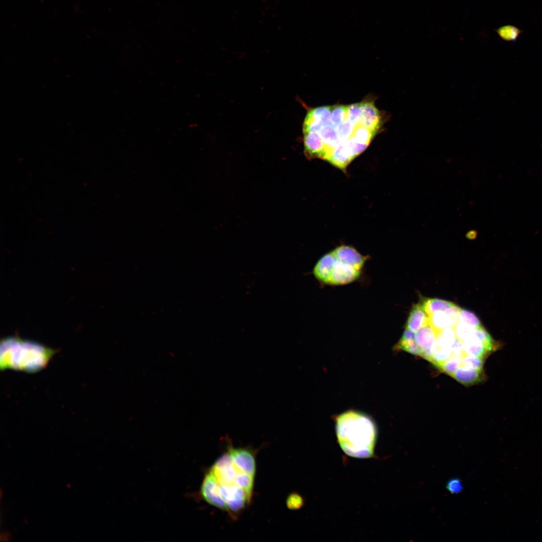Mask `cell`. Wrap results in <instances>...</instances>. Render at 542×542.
I'll return each instance as SVG.
<instances>
[{"instance_id":"14","label":"cell","mask_w":542,"mask_h":542,"mask_svg":"<svg viewBox=\"0 0 542 542\" xmlns=\"http://www.w3.org/2000/svg\"><path fill=\"white\" fill-rule=\"evenodd\" d=\"M421 304L428 316L454 305L452 302L437 298H424Z\"/></svg>"},{"instance_id":"20","label":"cell","mask_w":542,"mask_h":542,"mask_svg":"<svg viewBox=\"0 0 542 542\" xmlns=\"http://www.w3.org/2000/svg\"><path fill=\"white\" fill-rule=\"evenodd\" d=\"M454 329L456 338L463 342L473 336L475 329L458 322Z\"/></svg>"},{"instance_id":"8","label":"cell","mask_w":542,"mask_h":542,"mask_svg":"<svg viewBox=\"0 0 542 542\" xmlns=\"http://www.w3.org/2000/svg\"><path fill=\"white\" fill-rule=\"evenodd\" d=\"M233 462L242 471L253 476L256 470L255 459L253 452L249 449L244 448H235L230 447L228 448Z\"/></svg>"},{"instance_id":"12","label":"cell","mask_w":542,"mask_h":542,"mask_svg":"<svg viewBox=\"0 0 542 542\" xmlns=\"http://www.w3.org/2000/svg\"><path fill=\"white\" fill-rule=\"evenodd\" d=\"M463 348L466 355L478 356L485 358L487 354L494 349L485 344L473 335L462 342Z\"/></svg>"},{"instance_id":"7","label":"cell","mask_w":542,"mask_h":542,"mask_svg":"<svg viewBox=\"0 0 542 542\" xmlns=\"http://www.w3.org/2000/svg\"><path fill=\"white\" fill-rule=\"evenodd\" d=\"M201 493L205 500L208 503L221 510L228 511L227 505L220 495L217 482L208 472L205 475L202 483Z\"/></svg>"},{"instance_id":"4","label":"cell","mask_w":542,"mask_h":542,"mask_svg":"<svg viewBox=\"0 0 542 542\" xmlns=\"http://www.w3.org/2000/svg\"><path fill=\"white\" fill-rule=\"evenodd\" d=\"M1 370L12 369L34 373L45 368L56 350L38 343L10 337L1 341Z\"/></svg>"},{"instance_id":"2","label":"cell","mask_w":542,"mask_h":542,"mask_svg":"<svg viewBox=\"0 0 542 542\" xmlns=\"http://www.w3.org/2000/svg\"><path fill=\"white\" fill-rule=\"evenodd\" d=\"M335 429L338 442L347 455L359 458L373 455L377 428L368 415L356 410L345 411L335 418Z\"/></svg>"},{"instance_id":"17","label":"cell","mask_w":542,"mask_h":542,"mask_svg":"<svg viewBox=\"0 0 542 542\" xmlns=\"http://www.w3.org/2000/svg\"><path fill=\"white\" fill-rule=\"evenodd\" d=\"M451 347L435 348L430 362L438 368L452 355Z\"/></svg>"},{"instance_id":"23","label":"cell","mask_w":542,"mask_h":542,"mask_svg":"<svg viewBox=\"0 0 542 542\" xmlns=\"http://www.w3.org/2000/svg\"><path fill=\"white\" fill-rule=\"evenodd\" d=\"M447 488L451 493H458L462 491L463 485L459 479L453 478L447 483Z\"/></svg>"},{"instance_id":"15","label":"cell","mask_w":542,"mask_h":542,"mask_svg":"<svg viewBox=\"0 0 542 542\" xmlns=\"http://www.w3.org/2000/svg\"><path fill=\"white\" fill-rule=\"evenodd\" d=\"M456 336L454 328L445 329L436 335L435 348L451 347L454 343Z\"/></svg>"},{"instance_id":"3","label":"cell","mask_w":542,"mask_h":542,"mask_svg":"<svg viewBox=\"0 0 542 542\" xmlns=\"http://www.w3.org/2000/svg\"><path fill=\"white\" fill-rule=\"evenodd\" d=\"M367 257L353 247L342 245L322 256L315 264L313 274L321 283L345 285L361 276Z\"/></svg>"},{"instance_id":"6","label":"cell","mask_w":542,"mask_h":542,"mask_svg":"<svg viewBox=\"0 0 542 542\" xmlns=\"http://www.w3.org/2000/svg\"><path fill=\"white\" fill-rule=\"evenodd\" d=\"M461 308L454 305L444 311H438L428 316L429 325L436 335L448 328H454L459 321Z\"/></svg>"},{"instance_id":"22","label":"cell","mask_w":542,"mask_h":542,"mask_svg":"<svg viewBox=\"0 0 542 542\" xmlns=\"http://www.w3.org/2000/svg\"><path fill=\"white\" fill-rule=\"evenodd\" d=\"M303 502L302 497L297 494L290 495L287 500V506L291 509L300 508L302 505Z\"/></svg>"},{"instance_id":"24","label":"cell","mask_w":542,"mask_h":542,"mask_svg":"<svg viewBox=\"0 0 542 542\" xmlns=\"http://www.w3.org/2000/svg\"><path fill=\"white\" fill-rule=\"evenodd\" d=\"M451 348L453 355L462 358L466 355L463 350L462 342L458 338H456L454 343L451 346Z\"/></svg>"},{"instance_id":"1","label":"cell","mask_w":542,"mask_h":542,"mask_svg":"<svg viewBox=\"0 0 542 542\" xmlns=\"http://www.w3.org/2000/svg\"><path fill=\"white\" fill-rule=\"evenodd\" d=\"M383 124L372 101L319 106L310 109L303 125V141L320 149L321 159L332 156L350 162L369 146Z\"/></svg>"},{"instance_id":"19","label":"cell","mask_w":542,"mask_h":542,"mask_svg":"<svg viewBox=\"0 0 542 542\" xmlns=\"http://www.w3.org/2000/svg\"><path fill=\"white\" fill-rule=\"evenodd\" d=\"M462 358L452 355L448 360L438 367L442 371L451 376L461 365Z\"/></svg>"},{"instance_id":"5","label":"cell","mask_w":542,"mask_h":542,"mask_svg":"<svg viewBox=\"0 0 542 542\" xmlns=\"http://www.w3.org/2000/svg\"><path fill=\"white\" fill-rule=\"evenodd\" d=\"M218 485L220 495L227 505L228 511L234 514L238 513L250 501V498L245 492L237 485Z\"/></svg>"},{"instance_id":"10","label":"cell","mask_w":542,"mask_h":542,"mask_svg":"<svg viewBox=\"0 0 542 542\" xmlns=\"http://www.w3.org/2000/svg\"><path fill=\"white\" fill-rule=\"evenodd\" d=\"M429 325V317L422 304L418 303L414 305L406 320L405 329L416 332Z\"/></svg>"},{"instance_id":"13","label":"cell","mask_w":542,"mask_h":542,"mask_svg":"<svg viewBox=\"0 0 542 542\" xmlns=\"http://www.w3.org/2000/svg\"><path fill=\"white\" fill-rule=\"evenodd\" d=\"M394 349L420 356L422 353V350L416 341V334L407 329H405L400 340L395 345Z\"/></svg>"},{"instance_id":"18","label":"cell","mask_w":542,"mask_h":542,"mask_svg":"<svg viewBox=\"0 0 542 542\" xmlns=\"http://www.w3.org/2000/svg\"><path fill=\"white\" fill-rule=\"evenodd\" d=\"M458 322L474 329L482 326L480 321L476 315L472 312L465 309H461Z\"/></svg>"},{"instance_id":"16","label":"cell","mask_w":542,"mask_h":542,"mask_svg":"<svg viewBox=\"0 0 542 542\" xmlns=\"http://www.w3.org/2000/svg\"><path fill=\"white\" fill-rule=\"evenodd\" d=\"M496 32L503 40L513 42L517 39L522 31L516 27L507 25L498 28Z\"/></svg>"},{"instance_id":"9","label":"cell","mask_w":542,"mask_h":542,"mask_svg":"<svg viewBox=\"0 0 542 542\" xmlns=\"http://www.w3.org/2000/svg\"><path fill=\"white\" fill-rule=\"evenodd\" d=\"M436 334L430 325L416 334V341L422 350L421 357L430 361L435 349Z\"/></svg>"},{"instance_id":"11","label":"cell","mask_w":542,"mask_h":542,"mask_svg":"<svg viewBox=\"0 0 542 542\" xmlns=\"http://www.w3.org/2000/svg\"><path fill=\"white\" fill-rule=\"evenodd\" d=\"M458 382L465 385H471L482 380V369L466 366H460L451 376Z\"/></svg>"},{"instance_id":"21","label":"cell","mask_w":542,"mask_h":542,"mask_svg":"<svg viewBox=\"0 0 542 542\" xmlns=\"http://www.w3.org/2000/svg\"><path fill=\"white\" fill-rule=\"evenodd\" d=\"M484 361L483 358L467 355L462 357L460 366H466L482 369Z\"/></svg>"}]
</instances>
